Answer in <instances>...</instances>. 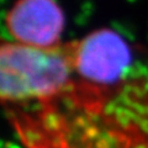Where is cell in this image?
Instances as JSON below:
<instances>
[{
	"label": "cell",
	"instance_id": "2",
	"mask_svg": "<svg viewBox=\"0 0 148 148\" xmlns=\"http://www.w3.org/2000/svg\"><path fill=\"white\" fill-rule=\"evenodd\" d=\"M5 24L11 42L17 45L47 49L62 43L64 15L56 0H17Z\"/></svg>",
	"mask_w": 148,
	"mask_h": 148
},
{
	"label": "cell",
	"instance_id": "1",
	"mask_svg": "<svg viewBox=\"0 0 148 148\" xmlns=\"http://www.w3.org/2000/svg\"><path fill=\"white\" fill-rule=\"evenodd\" d=\"M0 96L24 148H148V61L111 29L3 43Z\"/></svg>",
	"mask_w": 148,
	"mask_h": 148
}]
</instances>
